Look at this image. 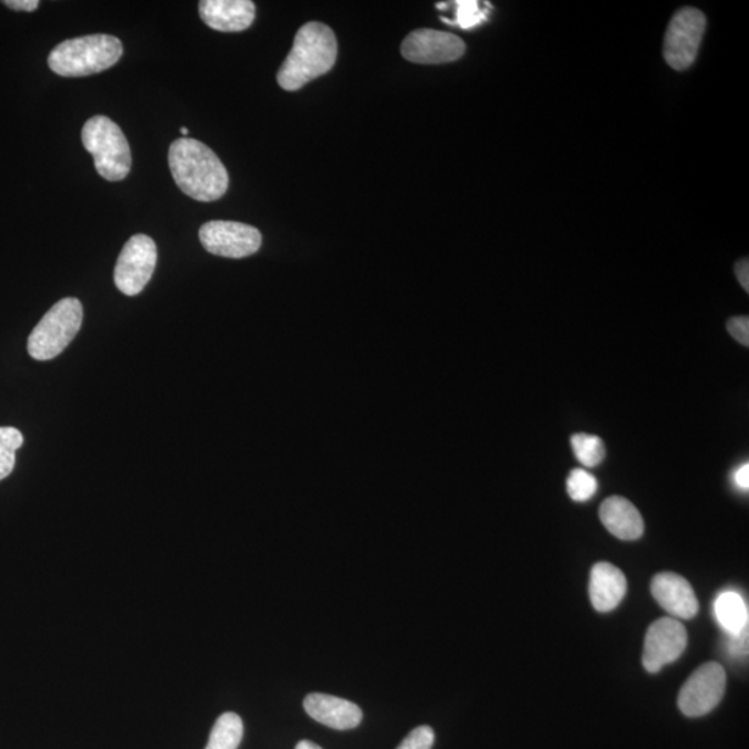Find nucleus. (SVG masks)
<instances>
[{
	"instance_id": "26",
	"label": "nucleus",
	"mask_w": 749,
	"mask_h": 749,
	"mask_svg": "<svg viewBox=\"0 0 749 749\" xmlns=\"http://www.w3.org/2000/svg\"><path fill=\"white\" fill-rule=\"evenodd\" d=\"M733 482L737 489L748 491L749 489V463H741L733 473Z\"/></svg>"
},
{
	"instance_id": "2",
	"label": "nucleus",
	"mask_w": 749,
	"mask_h": 749,
	"mask_svg": "<svg viewBox=\"0 0 749 749\" xmlns=\"http://www.w3.org/2000/svg\"><path fill=\"white\" fill-rule=\"evenodd\" d=\"M337 58L338 41L332 28L318 21L307 22L296 33L293 48L278 71V83L284 91H299L331 71Z\"/></svg>"
},
{
	"instance_id": "18",
	"label": "nucleus",
	"mask_w": 749,
	"mask_h": 749,
	"mask_svg": "<svg viewBox=\"0 0 749 749\" xmlns=\"http://www.w3.org/2000/svg\"><path fill=\"white\" fill-rule=\"evenodd\" d=\"M242 739V719L237 713L227 712L217 719L206 749H238Z\"/></svg>"
},
{
	"instance_id": "12",
	"label": "nucleus",
	"mask_w": 749,
	"mask_h": 749,
	"mask_svg": "<svg viewBox=\"0 0 749 749\" xmlns=\"http://www.w3.org/2000/svg\"><path fill=\"white\" fill-rule=\"evenodd\" d=\"M651 591L659 606L678 619H692L698 613L696 591L683 576L663 572L653 576Z\"/></svg>"
},
{
	"instance_id": "1",
	"label": "nucleus",
	"mask_w": 749,
	"mask_h": 749,
	"mask_svg": "<svg viewBox=\"0 0 749 749\" xmlns=\"http://www.w3.org/2000/svg\"><path fill=\"white\" fill-rule=\"evenodd\" d=\"M169 164L178 188L189 198L210 203L227 193L226 166L204 143L190 138L177 139L170 148Z\"/></svg>"
},
{
	"instance_id": "10",
	"label": "nucleus",
	"mask_w": 749,
	"mask_h": 749,
	"mask_svg": "<svg viewBox=\"0 0 749 749\" xmlns=\"http://www.w3.org/2000/svg\"><path fill=\"white\" fill-rule=\"evenodd\" d=\"M466 43L455 33L428 30L412 31L401 44V54L411 63L445 64L461 59Z\"/></svg>"
},
{
	"instance_id": "30",
	"label": "nucleus",
	"mask_w": 749,
	"mask_h": 749,
	"mask_svg": "<svg viewBox=\"0 0 749 749\" xmlns=\"http://www.w3.org/2000/svg\"><path fill=\"white\" fill-rule=\"evenodd\" d=\"M181 133H182L183 138H188V136H189V130H188V128L182 127V128H181Z\"/></svg>"
},
{
	"instance_id": "22",
	"label": "nucleus",
	"mask_w": 749,
	"mask_h": 749,
	"mask_svg": "<svg viewBox=\"0 0 749 749\" xmlns=\"http://www.w3.org/2000/svg\"><path fill=\"white\" fill-rule=\"evenodd\" d=\"M456 20L450 22L451 26L461 27L462 30H471V28L482 24L488 19V11L482 9L479 2L473 0H461L456 2Z\"/></svg>"
},
{
	"instance_id": "6",
	"label": "nucleus",
	"mask_w": 749,
	"mask_h": 749,
	"mask_svg": "<svg viewBox=\"0 0 749 749\" xmlns=\"http://www.w3.org/2000/svg\"><path fill=\"white\" fill-rule=\"evenodd\" d=\"M706 28L701 10L685 8L673 16L663 42V58L672 69L683 71L695 63Z\"/></svg>"
},
{
	"instance_id": "24",
	"label": "nucleus",
	"mask_w": 749,
	"mask_h": 749,
	"mask_svg": "<svg viewBox=\"0 0 749 749\" xmlns=\"http://www.w3.org/2000/svg\"><path fill=\"white\" fill-rule=\"evenodd\" d=\"M728 331L737 342L749 346V320L748 317L730 318L728 322Z\"/></svg>"
},
{
	"instance_id": "4",
	"label": "nucleus",
	"mask_w": 749,
	"mask_h": 749,
	"mask_svg": "<svg viewBox=\"0 0 749 749\" xmlns=\"http://www.w3.org/2000/svg\"><path fill=\"white\" fill-rule=\"evenodd\" d=\"M82 143L93 156L94 167L106 181L119 182L130 174V144L121 128L109 117L89 119L82 128Z\"/></svg>"
},
{
	"instance_id": "11",
	"label": "nucleus",
	"mask_w": 749,
	"mask_h": 749,
	"mask_svg": "<svg viewBox=\"0 0 749 749\" xmlns=\"http://www.w3.org/2000/svg\"><path fill=\"white\" fill-rule=\"evenodd\" d=\"M689 636L678 619L656 620L647 631L642 665L650 673H657L667 665L678 661L686 651Z\"/></svg>"
},
{
	"instance_id": "19",
	"label": "nucleus",
	"mask_w": 749,
	"mask_h": 749,
	"mask_svg": "<svg viewBox=\"0 0 749 749\" xmlns=\"http://www.w3.org/2000/svg\"><path fill=\"white\" fill-rule=\"evenodd\" d=\"M570 443H572L576 458L585 467L592 468L600 466L603 457H606V447H603L602 440L598 436L587 433L573 435Z\"/></svg>"
},
{
	"instance_id": "29",
	"label": "nucleus",
	"mask_w": 749,
	"mask_h": 749,
	"mask_svg": "<svg viewBox=\"0 0 749 749\" xmlns=\"http://www.w3.org/2000/svg\"><path fill=\"white\" fill-rule=\"evenodd\" d=\"M294 749H322L320 746H317L316 742L303 740L298 742Z\"/></svg>"
},
{
	"instance_id": "8",
	"label": "nucleus",
	"mask_w": 749,
	"mask_h": 749,
	"mask_svg": "<svg viewBox=\"0 0 749 749\" xmlns=\"http://www.w3.org/2000/svg\"><path fill=\"white\" fill-rule=\"evenodd\" d=\"M199 238L209 253L226 259H244L260 250L259 229L237 221H209L200 228Z\"/></svg>"
},
{
	"instance_id": "27",
	"label": "nucleus",
	"mask_w": 749,
	"mask_h": 749,
	"mask_svg": "<svg viewBox=\"0 0 749 749\" xmlns=\"http://www.w3.org/2000/svg\"><path fill=\"white\" fill-rule=\"evenodd\" d=\"M736 276L739 279L741 287L746 289V292H749V264L748 259L740 260L736 264Z\"/></svg>"
},
{
	"instance_id": "21",
	"label": "nucleus",
	"mask_w": 749,
	"mask_h": 749,
	"mask_svg": "<svg viewBox=\"0 0 749 749\" xmlns=\"http://www.w3.org/2000/svg\"><path fill=\"white\" fill-rule=\"evenodd\" d=\"M567 490L570 499L578 502H585L592 499L598 490L596 477L585 471V469H573L567 480Z\"/></svg>"
},
{
	"instance_id": "25",
	"label": "nucleus",
	"mask_w": 749,
	"mask_h": 749,
	"mask_svg": "<svg viewBox=\"0 0 749 749\" xmlns=\"http://www.w3.org/2000/svg\"><path fill=\"white\" fill-rule=\"evenodd\" d=\"M728 651L733 658H745L748 653V630L745 633L729 636Z\"/></svg>"
},
{
	"instance_id": "28",
	"label": "nucleus",
	"mask_w": 749,
	"mask_h": 749,
	"mask_svg": "<svg viewBox=\"0 0 749 749\" xmlns=\"http://www.w3.org/2000/svg\"><path fill=\"white\" fill-rule=\"evenodd\" d=\"M8 8L20 11H33L38 9V0H6Z\"/></svg>"
},
{
	"instance_id": "20",
	"label": "nucleus",
	"mask_w": 749,
	"mask_h": 749,
	"mask_svg": "<svg viewBox=\"0 0 749 749\" xmlns=\"http://www.w3.org/2000/svg\"><path fill=\"white\" fill-rule=\"evenodd\" d=\"M24 443V438L19 429L0 428V480L13 472L16 466V451Z\"/></svg>"
},
{
	"instance_id": "17",
	"label": "nucleus",
	"mask_w": 749,
	"mask_h": 749,
	"mask_svg": "<svg viewBox=\"0 0 749 749\" xmlns=\"http://www.w3.org/2000/svg\"><path fill=\"white\" fill-rule=\"evenodd\" d=\"M713 611L720 628L728 636H737L748 630V607L740 592L735 590L720 592L715 601Z\"/></svg>"
},
{
	"instance_id": "13",
	"label": "nucleus",
	"mask_w": 749,
	"mask_h": 749,
	"mask_svg": "<svg viewBox=\"0 0 749 749\" xmlns=\"http://www.w3.org/2000/svg\"><path fill=\"white\" fill-rule=\"evenodd\" d=\"M199 13L212 30L240 32L253 24L256 6L250 0H203Z\"/></svg>"
},
{
	"instance_id": "23",
	"label": "nucleus",
	"mask_w": 749,
	"mask_h": 749,
	"mask_svg": "<svg viewBox=\"0 0 749 749\" xmlns=\"http://www.w3.org/2000/svg\"><path fill=\"white\" fill-rule=\"evenodd\" d=\"M435 742V731L429 726H419L402 740L397 749H432Z\"/></svg>"
},
{
	"instance_id": "5",
	"label": "nucleus",
	"mask_w": 749,
	"mask_h": 749,
	"mask_svg": "<svg viewBox=\"0 0 749 749\" xmlns=\"http://www.w3.org/2000/svg\"><path fill=\"white\" fill-rule=\"evenodd\" d=\"M83 320L81 301L66 298L58 301L28 338V353L33 360H53L63 353L77 337Z\"/></svg>"
},
{
	"instance_id": "9",
	"label": "nucleus",
	"mask_w": 749,
	"mask_h": 749,
	"mask_svg": "<svg viewBox=\"0 0 749 749\" xmlns=\"http://www.w3.org/2000/svg\"><path fill=\"white\" fill-rule=\"evenodd\" d=\"M726 672L717 662L703 663L692 673L679 695L680 711L689 718H700L712 712L722 701Z\"/></svg>"
},
{
	"instance_id": "16",
	"label": "nucleus",
	"mask_w": 749,
	"mask_h": 749,
	"mask_svg": "<svg viewBox=\"0 0 749 749\" xmlns=\"http://www.w3.org/2000/svg\"><path fill=\"white\" fill-rule=\"evenodd\" d=\"M600 518L608 532L620 540H637L645 533L641 513L623 497L613 496L603 501Z\"/></svg>"
},
{
	"instance_id": "15",
	"label": "nucleus",
	"mask_w": 749,
	"mask_h": 749,
	"mask_svg": "<svg viewBox=\"0 0 749 749\" xmlns=\"http://www.w3.org/2000/svg\"><path fill=\"white\" fill-rule=\"evenodd\" d=\"M628 583L622 570L612 563L598 562L591 569L590 600L598 612H611L622 602Z\"/></svg>"
},
{
	"instance_id": "14",
	"label": "nucleus",
	"mask_w": 749,
	"mask_h": 749,
	"mask_svg": "<svg viewBox=\"0 0 749 749\" xmlns=\"http://www.w3.org/2000/svg\"><path fill=\"white\" fill-rule=\"evenodd\" d=\"M304 709L317 722L334 730L356 729L362 720V711L354 702L320 692L306 697Z\"/></svg>"
},
{
	"instance_id": "7",
	"label": "nucleus",
	"mask_w": 749,
	"mask_h": 749,
	"mask_svg": "<svg viewBox=\"0 0 749 749\" xmlns=\"http://www.w3.org/2000/svg\"><path fill=\"white\" fill-rule=\"evenodd\" d=\"M158 264V246L147 234H136L122 248L114 270L116 287L121 293L137 296L153 277Z\"/></svg>"
},
{
	"instance_id": "3",
	"label": "nucleus",
	"mask_w": 749,
	"mask_h": 749,
	"mask_svg": "<svg viewBox=\"0 0 749 749\" xmlns=\"http://www.w3.org/2000/svg\"><path fill=\"white\" fill-rule=\"evenodd\" d=\"M122 52L119 38L97 33L61 42L50 52L48 64L61 77H87L119 63Z\"/></svg>"
}]
</instances>
